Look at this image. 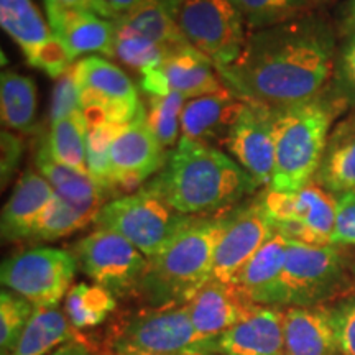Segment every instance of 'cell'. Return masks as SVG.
<instances>
[{
	"mask_svg": "<svg viewBox=\"0 0 355 355\" xmlns=\"http://www.w3.org/2000/svg\"><path fill=\"white\" fill-rule=\"evenodd\" d=\"M334 35L304 15L247 35L241 55L219 69L225 84L250 102L290 107L321 97L334 69Z\"/></svg>",
	"mask_w": 355,
	"mask_h": 355,
	"instance_id": "obj_1",
	"label": "cell"
},
{
	"mask_svg": "<svg viewBox=\"0 0 355 355\" xmlns=\"http://www.w3.org/2000/svg\"><path fill=\"white\" fill-rule=\"evenodd\" d=\"M146 186L186 216L219 214L259 189L234 158L209 144L186 139H180L163 170Z\"/></svg>",
	"mask_w": 355,
	"mask_h": 355,
	"instance_id": "obj_2",
	"label": "cell"
},
{
	"mask_svg": "<svg viewBox=\"0 0 355 355\" xmlns=\"http://www.w3.org/2000/svg\"><path fill=\"white\" fill-rule=\"evenodd\" d=\"M229 220L230 214L196 216L162 252L148 259L135 295L144 308L189 303L199 288L211 279L217 245Z\"/></svg>",
	"mask_w": 355,
	"mask_h": 355,
	"instance_id": "obj_3",
	"label": "cell"
},
{
	"mask_svg": "<svg viewBox=\"0 0 355 355\" xmlns=\"http://www.w3.org/2000/svg\"><path fill=\"white\" fill-rule=\"evenodd\" d=\"M344 104L318 99L272 109L275 171L270 189L296 193L313 183L329 140L331 123Z\"/></svg>",
	"mask_w": 355,
	"mask_h": 355,
	"instance_id": "obj_4",
	"label": "cell"
},
{
	"mask_svg": "<svg viewBox=\"0 0 355 355\" xmlns=\"http://www.w3.org/2000/svg\"><path fill=\"white\" fill-rule=\"evenodd\" d=\"M114 349L166 355H217L216 339L199 334L188 304L140 308L117 318L109 324L97 355Z\"/></svg>",
	"mask_w": 355,
	"mask_h": 355,
	"instance_id": "obj_5",
	"label": "cell"
},
{
	"mask_svg": "<svg viewBox=\"0 0 355 355\" xmlns=\"http://www.w3.org/2000/svg\"><path fill=\"white\" fill-rule=\"evenodd\" d=\"M196 216L178 212L148 186L112 199L96 216V227L112 230L137 247L146 259L162 252Z\"/></svg>",
	"mask_w": 355,
	"mask_h": 355,
	"instance_id": "obj_6",
	"label": "cell"
},
{
	"mask_svg": "<svg viewBox=\"0 0 355 355\" xmlns=\"http://www.w3.org/2000/svg\"><path fill=\"white\" fill-rule=\"evenodd\" d=\"M173 19L194 50L227 68L247 40L245 24L230 0H166Z\"/></svg>",
	"mask_w": 355,
	"mask_h": 355,
	"instance_id": "obj_7",
	"label": "cell"
},
{
	"mask_svg": "<svg viewBox=\"0 0 355 355\" xmlns=\"http://www.w3.org/2000/svg\"><path fill=\"white\" fill-rule=\"evenodd\" d=\"M344 282V259L337 245H309L288 239L286 260L273 306H318L334 298Z\"/></svg>",
	"mask_w": 355,
	"mask_h": 355,
	"instance_id": "obj_8",
	"label": "cell"
},
{
	"mask_svg": "<svg viewBox=\"0 0 355 355\" xmlns=\"http://www.w3.org/2000/svg\"><path fill=\"white\" fill-rule=\"evenodd\" d=\"M79 265L71 250L35 247L8 257L0 270L6 290L28 301L35 309L56 308L73 288Z\"/></svg>",
	"mask_w": 355,
	"mask_h": 355,
	"instance_id": "obj_9",
	"label": "cell"
},
{
	"mask_svg": "<svg viewBox=\"0 0 355 355\" xmlns=\"http://www.w3.org/2000/svg\"><path fill=\"white\" fill-rule=\"evenodd\" d=\"M71 252L92 283L114 293L117 300L135 298L148 259L127 239L112 230L96 229L79 239Z\"/></svg>",
	"mask_w": 355,
	"mask_h": 355,
	"instance_id": "obj_10",
	"label": "cell"
},
{
	"mask_svg": "<svg viewBox=\"0 0 355 355\" xmlns=\"http://www.w3.org/2000/svg\"><path fill=\"white\" fill-rule=\"evenodd\" d=\"M259 198L275 230L309 245H332L337 199L329 191L313 181L296 193L266 189Z\"/></svg>",
	"mask_w": 355,
	"mask_h": 355,
	"instance_id": "obj_11",
	"label": "cell"
},
{
	"mask_svg": "<svg viewBox=\"0 0 355 355\" xmlns=\"http://www.w3.org/2000/svg\"><path fill=\"white\" fill-rule=\"evenodd\" d=\"M83 109H97L109 122L128 123L144 109L135 84L117 64L86 56L74 64Z\"/></svg>",
	"mask_w": 355,
	"mask_h": 355,
	"instance_id": "obj_12",
	"label": "cell"
},
{
	"mask_svg": "<svg viewBox=\"0 0 355 355\" xmlns=\"http://www.w3.org/2000/svg\"><path fill=\"white\" fill-rule=\"evenodd\" d=\"M165 148L146 121L145 107L128 123H121L110 145V163L115 191L140 188L150 176L158 175L166 163Z\"/></svg>",
	"mask_w": 355,
	"mask_h": 355,
	"instance_id": "obj_13",
	"label": "cell"
},
{
	"mask_svg": "<svg viewBox=\"0 0 355 355\" xmlns=\"http://www.w3.org/2000/svg\"><path fill=\"white\" fill-rule=\"evenodd\" d=\"M275 232L260 198L230 212V220L217 245L211 279L234 285L239 273Z\"/></svg>",
	"mask_w": 355,
	"mask_h": 355,
	"instance_id": "obj_14",
	"label": "cell"
},
{
	"mask_svg": "<svg viewBox=\"0 0 355 355\" xmlns=\"http://www.w3.org/2000/svg\"><path fill=\"white\" fill-rule=\"evenodd\" d=\"M140 86L148 96L178 92L189 101L214 94L227 84L209 58L189 46L168 56L159 66L141 73Z\"/></svg>",
	"mask_w": 355,
	"mask_h": 355,
	"instance_id": "obj_15",
	"label": "cell"
},
{
	"mask_svg": "<svg viewBox=\"0 0 355 355\" xmlns=\"http://www.w3.org/2000/svg\"><path fill=\"white\" fill-rule=\"evenodd\" d=\"M235 162L255 180L259 188L270 186L275 171V135L272 107L250 102L224 140Z\"/></svg>",
	"mask_w": 355,
	"mask_h": 355,
	"instance_id": "obj_16",
	"label": "cell"
},
{
	"mask_svg": "<svg viewBox=\"0 0 355 355\" xmlns=\"http://www.w3.org/2000/svg\"><path fill=\"white\" fill-rule=\"evenodd\" d=\"M217 355H285L283 308L254 304L234 327L216 337Z\"/></svg>",
	"mask_w": 355,
	"mask_h": 355,
	"instance_id": "obj_17",
	"label": "cell"
},
{
	"mask_svg": "<svg viewBox=\"0 0 355 355\" xmlns=\"http://www.w3.org/2000/svg\"><path fill=\"white\" fill-rule=\"evenodd\" d=\"M248 101L225 86L214 94L189 99L181 115V139L212 144H224L242 114Z\"/></svg>",
	"mask_w": 355,
	"mask_h": 355,
	"instance_id": "obj_18",
	"label": "cell"
},
{
	"mask_svg": "<svg viewBox=\"0 0 355 355\" xmlns=\"http://www.w3.org/2000/svg\"><path fill=\"white\" fill-rule=\"evenodd\" d=\"M46 6L51 33L69 48L74 60L86 53L115 58V20L104 19L97 13L64 8L53 3Z\"/></svg>",
	"mask_w": 355,
	"mask_h": 355,
	"instance_id": "obj_19",
	"label": "cell"
},
{
	"mask_svg": "<svg viewBox=\"0 0 355 355\" xmlns=\"http://www.w3.org/2000/svg\"><path fill=\"white\" fill-rule=\"evenodd\" d=\"M250 303L235 285L209 279L188 303L196 331L206 339H216L234 327L250 311Z\"/></svg>",
	"mask_w": 355,
	"mask_h": 355,
	"instance_id": "obj_20",
	"label": "cell"
},
{
	"mask_svg": "<svg viewBox=\"0 0 355 355\" xmlns=\"http://www.w3.org/2000/svg\"><path fill=\"white\" fill-rule=\"evenodd\" d=\"M53 196L55 189L44 176L35 171H25L3 206L0 220L3 241H30L35 225Z\"/></svg>",
	"mask_w": 355,
	"mask_h": 355,
	"instance_id": "obj_21",
	"label": "cell"
},
{
	"mask_svg": "<svg viewBox=\"0 0 355 355\" xmlns=\"http://www.w3.org/2000/svg\"><path fill=\"white\" fill-rule=\"evenodd\" d=\"M285 355H339L329 306L283 308Z\"/></svg>",
	"mask_w": 355,
	"mask_h": 355,
	"instance_id": "obj_22",
	"label": "cell"
},
{
	"mask_svg": "<svg viewBox=\"0 0 355 355\" xmlns=\"http://www.w3.org/2000/svg\"><path fill=\"white\" fill-rule=\"evenodd\" d=\"M288 237L278 230L243 266L234 285L254 304L273 306L275 295L286 260Z\"/></svg>",
	"mask_w": 355,
	"mask_h": 355,
	"instance_id": "obj_23",
	"label": "cell"
},
{
	"mask_svg": "<svg viewBox=\"0 0 355 355\" xmlns=\"http://www.w3.org/2000/svg\"><path fill=\"white\" fill-rule=\"evenodd\" d=\"M35 165H37L40 175L44 176V180L53 186L56 194L76 204H81V206L101 211L102 206L107 204L109 198L112 196L91 175H84V173L71 170V168L58 163L48 152L44 137L38 141Z\"/></svg>",
	"mask_w": 355,
	"mask_h": 355,
	"instance_id": "obj_24",
	"label": "cell"
},
{
	"mask_svg": "<svg viewBox=\"0 0 355 355\" xmlns=\"http://www.w3.org/2000/svg\"><path fill=\"white\" fill-rule=\"evenodd\" d=\"M73 340H84L89 345L87 337L71 326L63 309L58 306L35 309L32 319L21 332L19 343L12 352L6 355H50L61 345L73 343Z\"/></svg>",
	"mask_w": 355,
	"mask_h": 355,
	"instance_id": "obj_25",
	"label": "cell"
},
{
	"mask_svg": "<svg viewBox=\"0 0 355 355\" xmlns=\"http://www.w3.org/2000/svg\"><path fill=\"white\" fill-rule=\"evenodd\" d=\"M314 183L332 194L355 189V119L343 122L329 135Z\"/></svg>",
	"mask_w": 355,
	"mask_h": 355,
	"instance_id": "obj_26",
	"label": "cell"
},
{
	"mask_svg": "<svg viewBox=\"0 0 355 355\" xmlns=\"http://www.w3.org/2000/svg\"><path fill=\"white\" fill-rule=\"evenodd\" d=\"M115 21L144 35L150 42L165 50L168 56L191 46L181 30L178 28L166 0H148L127 15L119 17Z\"/></svg>",
	"mask_w": 355,
	"mask_h": 355,
	"instance_id": "obj_27",
	"label": "cell"
},
{
	"mask_svg": "<svg viewBox=\"0 0 355 355\" xmlns=\"http://www.w3.org/2000/svg\"><path fill=\"white\" fill-rule=\"evenodd\" d=\"M0 25L30 61L53 38L32 0H0Z\"/></svg>",
	"mask_w": 355,
	"mask_h": 355,
	"instance_id": "obj_28",
	"label": "cell"
},
{
	"mask_svg": "<svg viewBox=\"0 0 355 355\" xmlns=\"http://www.w3.org/2000/svg\"><path fill=\"white\" fill-rule=\"evenodd\" d=\"M0 109L3 127L20 133H32L37 121V86L33 79L15 71L2 73Z\"/></svg>",
	"mask_w": 355,
	"mask_h": 355,
	"instance_id": "obj_29",
	"label": "cell"
},
{
	"mask_svg": "<svg viewBox=\"0 0 355 355\" xmlns=\"http://www.w3.org/2000/svg\"><path fill=\"white\" fill-rule=\"evenodd\" d=\"M117 298L96 283H78L64 298V314L78 332L96 329L114 316Z\"/></svg>",
	"mask_w": 355,
	"mask_h": 355,
	"instance_id": "obj_30",
	"label": "cell"
},
{
	"mask_svg": "<svg viewBox=\"0 0 355 355\" xmlns=\"http://www.w3.org/2000/svg\"><path fill=\"white\" fill-rule=\"evenodd\" d=\"M48 152L61 165L84 175L87 171V123L83 114L51 122L44 135Z\"/></svg>",
	"mask_w": 355,
	"mask_h": 355,
	"instance_id": "obj_31",
	"label": "cell"
},
{
	"mask_svg": "<svg viewBox=\"0 0 355 355\" xmlns=\"http://www.w3.org/2000/svg\"><path fill=\"white\" fill-rule=\"evenodd\" d=\"M99 211L92 207L81 206L69 199H66L55 193L51 202L40 217L35 225L32 239L30 241L38 242H53L58 239L68 237V235L78 232L96 220Z\"/></svg>",
	"mask_w": 355,
	"mask_h": 355,
	"instance_id": "obj_32",
	"label": "cell"
},
{
	"mask_svg": "<svg viewBox=\"0 0 355 355\" xmlns=\"http://www.w3.org/2000/svg\"><path fill=\"white\" fill-rule=\"evenodd\" d=\"M248 33L272 28L308 15L313 0H230Z\"/></svg>",
	"mask_w": 355,
	"mask_h": 355,
	"instance_id": "obj_33",
	"label": "cell"
},
{
	"mask_svg": "<svg viewBox=\"0 0 355 355\" xmlns=\"http://www.w3.org/2000/svg\"><path fill=\"white\" fill-rule=\"evenodd\" d=\"M184 96L168 92L165 96H148L146 121L163 148L176 146L181 139V115L186 105Z\"/></svg>",
	"mask_w": 355,
	"mask_h": 355,
	"instance_id": "obj_34",
	"label": "cell"
},
{
	"mask_svg": "<svg viewBox=\"0 0 355 355\" xmlns=\"http://www.w3.org/2000/svg\"><path fill=\"white\" fill-rule=\"evenodd\" d=\"M117 24V21H115ZM115 58L121 60L128 68L145 73L159 66L166 60L168 55L165 50L150 42L144 35L133 32L121 24H117V35H115Z\"/></svg>",
	"mask_w": 355,
	"mask_h": 355,
	"instance_id": "obj_35",
	"label": "cell"
},
{
	"mask_svg": "<svg viewBox=\"0 0 355 355\" xmlns=\"http://www.w3.org/2000/svg\"><path fill=\"white\" fill-rule=\"evenodd\" d=\"M121 123L104 122L101 125L87 127V171L102 188L110 194H117L114 186L110 145Z\"/></svg>",
	"mask_w": 355,
	"mask_h": 355,
	"instance_id": "obj_36",
	"label": "cell"
},
{
	"mask_svg": "<svg viewBox=\"0 0 355 355\" xmlns=\"http://www.w3.org/2000/svg\"><path fill=\"white\" fill-rule=\"evenodd\" d=\"M35 308L10 290L0 293V349L2 355L12 352L21 332L32 319Z\"/></svg>",
	"mask_w": 355,
	"mask_h": 355,
	"instance_id": "obj_37",
	"label": "cell"
},
{
	"mask_svg": "<svg viewBox=\"0 0 355 355\" xmlns=\"http://www.w3.org/2000/svg\"><path fill=\"white\" fill-rule=\"evenodd\" d=\"M76 64V63H74ZM74 64L56 79L51 94L50 105V123L81 114V87H79Z\"/></svg>",
	"mask_w": 355,
	"mask_h": 355,
	"instance_id": "obj_38",
	"label": "cell"
},
{
	"mask_svg": "<svg viewBox=\"0 0 355 355\" xmlns=\"http://www.w3.org/2000/svg\"><path fill=\"white\" fill-rule=\"evenodd\" d=\"M331 322L339 355H355V298L332 306Z\"/></svg>",
	"mask_w": 355,
	"mask_h": 355,
	"instance_id": "obj_39",
	"label": "cell"
},
{
	"mask_svg": "<svg viewBox=\"0 0 355 355\" xmlns=\"http://www.w3.org/2000/svg\"><path fill=\"white\" fill-rule=\"evenodd\" d=\"M336 99L355 102V33L349 35L336 68Z\"/></svg>",
	"mask_w": 355,
	"mask_h": 355,
	"instance_id": "obj_40",
	"label": "cell"
},
{
	"mask_svg": "<svg viewBox=\"0 0 355 355\" xmlns=\"http://www.w3.org/2000/svg\"><path fill=\"white\" fill-rule=\"evenodd\" d=\"M332 245H355V189L337 198Z\"/></svg>",
	"mask_w": 355,
	"mask_h": 355,
	"instance_id": "obj_41",
	"label": "cell"
},
{
	"mask_svg": "<svg viewBox=\"0 0 355 355\" xmlns=\"http://www.w3.org/2000/svg\"><path fill=\"white\" fill-rule=\"evenodd\" d=\"M2 155H0V175H2V188L12 180L19 170L21 155H24V141L15 133L2 130L0 133Z\"/></svg>",
	"mask_w": 355,
	"mask_h": 355,
	"instance_id": "obj_42",
	"label": "cell"
},
{
	"mask_svg": "<svg viewBox=\"0 0 355 355\" xmlns=\"http://www.w3.org/2000/svg\"><path fill=\"white\" fill-rule=\"evenodd\" d=\"M44 3H53V6H60L64 8H76V10L92 12L109 20L119 19L112 8H110L107 0H44Z\"/></svg>",
	"mask_w": 355,
	"mask_h": 355,
	"instance_id": "obj_43",
	"label": "cell"
},
{
	"mask_svg": "<svg viewBox=\"0 0 355 355\" xmlns=\"http://www.w3.org/2000/svg\"><path fill=\"white\" fill-rule=\"evenodd\" d=\"M50 355H97L92 347L84 343V340H73V343H68L61 345L60 349H56L55 352Z\"/></svg>",
	"mask_w": 355,
	"mask_h": 355,
	"instance_id": "obj_44",
	"label": "cell"
},
{
	"mask_svg": "<svg viewBox=\"0 0 355 355\" xmlns=\"http://www.w3.org/2000/svg\"><path fill=\"white\" fill-rule=\"evenodd\" d=\"M145 2H148V0H107L110 8H112L117 17L127 15V13H130L132 10H135V8L144 6Z\"/></svg>",
	"mask_w": 355,
	"mask_h": 355,
	"instance_id": "obj_45",
	"label": "cell"
},
{
	"mask_svg": "<svg viewBox=\"0 0 355 355\" xmlns=\"http://www.w3.org/2000/svg\"><path fill=\"white\" fill-rule=\"evenodd\" d=\"M340 25H343V32L347 37L355 33V0H347V3L344 6Z\"/></svg>",
	"mask_w": 355,
	"mask_h": 355,
	"instance_id": "obj_46",
	"label": "cell"
},
{
	"mask_svg": "<svg viewBox=\"0 0 355 355\" xmlns=\"http://www.w3.org/2000/svg\"><path fill=\"white\" fill-rule=\"evenodd\" d=\"M99 355H166V354H152V352H141V350H130V349H114L104 350Z\"/></svg>",
	"mask_w": 355,
	"mask_h": 355,
	"instance_id": "obj_47",
	"label": "cell"
},
{
	"mask_svg": "<svg viewBox=\"0 0 355 355\" xmlns=\"http://www.w3.org/2000/svg\"><path fill=\"white\" fill-rule=\"evenodd\" d=\"M313 2H327V0H313Z\"/></svg>",
	"mask_w": 355,
	"mask_h": 355,
	"instance_id": "obj_48",
	"label": "cell"
}]
</instances>
